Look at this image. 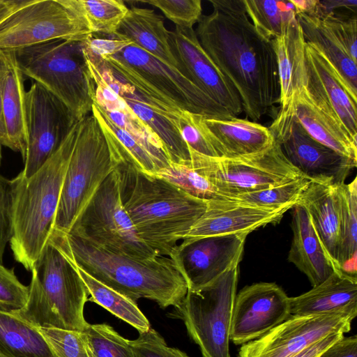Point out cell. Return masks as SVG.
<instances>
[{
  "instance_id": "51",
  "label": "cell",
  "mask_w": 357,
  "mask_h": 357,
  "mask_svg": "<svg viewBox=\"0 0 357 357\" xmlns=\"http://www.w3.org/2000/svg\"><path fill=\"white\" fill-rule=\"evenodd\" d=\"M0 144L1 146H4L8 147V140L6 135L5 128L3 125L2 114H1V101H0Z\"/></svg>"
},
{
  "instance_id": "36",
  "label": "cell",
  "mask_w": 357,
  "mask_h": 357,
  "mask_svg": "<svg viewBox=\"0 0 357 357\" xmlns=\"http://www.w3.org/2000/svg\"><path fill=\"white\" fill-rule=\"evenodd\" d=\"M243 1L245 12L255 29L269 40L279 36L284 24L296 15L290 1Z\"/></svg>"
},
{
  "instance_id": "27",
  "label": "cell",
  "mask_w": 357,
  "mask_h": 357,
  "mask_svg": "<svg viewBox=\"0 0 357 357\" xmlns=\"http://www.w3.org/2000/svg\"><path fill=\"white\" fill-rule=\"evenodd\" d=\"M100 76L160 140L172 162L190 159V149L178 127V119L169 117L137 100L133 95V87L114 75L110 69H102Z\"/></svg>"
},
{
  "instance_id": "46",
  "label": "cell",
  "mask_w": 357,
  "mask_h": 357,
  "mask_svg": "<svg viewBox=\"0 0 357 357\" xmlns=\"http://www.w3.org/2000/svg\"><path fill=\"white\" fill-rule=\"evenodd\" d=\"M88 52L101 59L113 56L132 44L130 40L116 34L91 33L84 41Z\"/></svg>"
},
{
  "instance_id": "12",
  "label": "cell",
  "mask_w": 357,
  "mask_h": 357,
  "mask_svg": "<svg viewBox=\"0 0 357 357\" xmlns=\"http://www.w3.org/2000/svg\"><path fill=\"white\" fill-rule=\"evenodd\" d=\"M91 33L61 0H27L0 24V50L15 51L58 39L85 40Z\"/></svg>"
},
{
  "instance_id": "29",
  "label": "cell",
  "mask_w": 357,
  "mask_h": 357,
  "mask_svg": "<svg viewBox=\"0 0 357 357\" xmlns=\"http://www.w3.org/2000/svg\"><path fill=\"white\" fill-rule=\"evenodd\" d=\"M169 31L162 17L152 9L132 6L116 33L165 64L178 70V63L169 45Z\"/></svg>"
},
{
  "instance_id": "2",
  "label": "cell",
  "mask_w": 357,
  "mask_h": 357,
  "mask_svg": "<svg viewBox=\"0 0 357 357\" xmlns=\"http://www.w3.org/2000/svg\"><path fill=\"white\" fill-rule=\"evenodd\" d=\"M48 241L91 277L136 303L147 298L165 309L178 305L188 292L185 280L169 257L137 259L55 229Z\"/></svg>"
},
{
  "instance_id": "23",
  "label": "cell",
  "mask_w": 357,
  "mask_h": 357,
  "mask_svg": "<svg viewBox=\"0 0 357 357\" xmlns=\"http://www.w3.org/2000/svg\"><path fill=\"white\" fill-rule=\"evenodd\" d=\"M24 76L15 51L0 50V101L8 148L24 160L26 151Z\"/></svg>"
},
{
  "instance_id": "49",
  "label": "cell",
  "mask_w": 357,
  "mask_h": 357,
  "mask_svg": "<svg viewBox=\"0 0 357 357\" xmlns=\"http://www.w3.org/2000/svg\"><path fill=\"white\" fill-rule=\"evenodd\" d=\"M292 3L296 15L304 14L317 17L319 10V0H289Z\"/></svg>"
},
{
  "instance_id": "17",
  "label": "cell",
  "mask_w": 357,
  "mask_h": 357,
  "mask_svg": "<svg viewBox=\"0 0 357 357\" xmlns=\"http://www.w3.org/2000/svg\"><path fill=\"white\" fill-rule=\"evenodd\" d=\"M289 317V297L277 284L246 286L236 295L230 341L239 345L257 339Z\"/></svg>"
},
{
  "instance_id": "28",
  "label": "cell",
  "mask_w": 357,
  "mask_h": 357,
  "mask_svg": "<svg viewBox=\"0 0 357 357\" xmlns=\"http://www.w3.org/2000/svg\"><path fill=\"white\" fill-rule=\"evenodd\" d=\"M297 203L301 204L308 213L311 222L326 250L339 268L337 265L340 222L339 185H324L310 181Z\"/></svg>"
},
{
  "instance_id": "13",
  "label": "cell",
  "mask_w": 357,
  "mask_h": 357,
  "mask_svg": "<svg viewBox=\"0 0 357 357\" xmlns=\"http://www.w3.org/2000/svg\"><path fill=\"white\" fill-rule=\"evenodd\" d=\"M77 121L68 108L32 82L25 93V177L35 174L60 147Z\"/></svg>"
},
{
  "instance_id": "47",
  "label": "cell",
  "mask_w": 357,
  "mask_h": 357,
  "mask_svg": "<svg viewBox=\"0 0 357 357\" xmlns=\"http://www.w3.org/2000/svg\"><path fill=\"white\" fill-rule=\"evenodd\" d=\"M318 357H357V336H342Z\"/></svg>"
},
{
  "instance_id": "42",
  "label": "cell",
  "mask_w": 357,
  "mask_h": 357,
  "mask_svg": "<svg viewBox=\"0 0 357 357\" xmlns=\"http://www.w3.org/2000/svg\"><path fill=\"white\" fill-rule=\"evenodd\" d=\"M28 295L29 286L19 280L14 268H6L0 263V308L18 310L25 305Z\"/></svg>"
},
{
  "instance_id": "41",
  "label": "cell",
  "mask_w": 357,
  "mask_h": 357,
  "mask_svg": "<svg viewBox=\"0 0 357 357\" xmlns=\"http://www.w3.org/2000/svg\"><path fill=\"white\" fill-rule=\"evenodd\" d=\"M203 117L199 114L183 111L178 119L179 131L188 147L201 154L218 158L206 138Z\"/></svg>"
},
{
  "instance_id": "6",
  "label": "cell",
  "mask_w": 357,
  "mask_h": 357,
  "mask_svg": "<svg viewBox=\"0 0 357 357\" xmlns=\"http://www.w3.org/2000/svg\"><path fill=\"white\" fill-rule=\"evenodd\" d=\"M84 41L58 39L15 51L23 76L59 99L77 121L91 113L94 100Z\"/></svg>"
},
{
  "instance_id": "15",
  "label": "cell",
  "mask_w": 357,
  "mask_h": 357,
  "mask_svg": "<svg viewBox=\"0 0 357 357\" xmlns=\"http://www.w3.org/2000/svg\"><path fill=\"white\" fill-rule=\"evenodd\" d=\"M356 314L290 316L260 337L242 344L238 357H292L328 335L348 333Z\"/></svg>"
},
{
  "instance_id": "48",
  "label": "cell",
  "mask_w": 357,
  "mask_h": 357,
  "mask_svg": "<svg viewBox=\"0 0 357 357\" xmlns=\"http://www.w3.org/2000/svg\"><path fill=\"white\" fill-rule=\"evenodd\" d=\"M344 334L333 333L312 344L292 357H318L334 342L340 339Z\"/></svg>"
},
{
  "instance_id": "22",
  "label": "cell",
  "mask_w": 357,
  "mask_h": 357,
  "mask_svg": "<svg viewBox=\"0 0 357 357\" xmlns=\"http://www.w3.org/2000/svg\"><path fill=\"white\" fill-rule=\"evenodd\" d=\"M206 138L218 158L252 154L268 147L275 140L271 130L257 122L233 117H203Z\"/></svg>"
},
{
  "instance_id": "19",
  "label": "cell",
  "mask_w": 357,
  "mask_h": 357,
  "mask_svg": "<svg viewBox=\"0 0 357 357\" xmlns=\"http://www.w3.org/2000/svg\"><path fill=\"white\" fill-rule=\"evenodd\" d=\"M292 207L271 208L231 199L210 200L204 214L181 241L235 233L249 234L261 227L279 222Z\"/></svg>"
},
{
  "instance_id": "10",
  "label": "cell",
  "mask_w": 357,
  "mask_h": 357,
  "mask_svg": "<svg viewBox=\"0 0 357 357\" xmlns=\"http://www.w3.org/2000/svg\"><path fill=\"white\" fill-rule=\"evenodd\" d=\"M189 149L191 167L223 199L304 177L286 158L275 138L261 151L234 158L210 157Z\"/></svg>"
},
{
  "instance_id": "38",
  "label": "cell",
  "mask_w": 357,
  "mask_h": 357,
  "mask_svg": "<svg viewBox=\"0 0 357 357\" xmlns=\"http://www.w3.org/2000/svg\"><path fill=\"white\" fill-rule=\"evenodd\" d=\"M93 357H134L130 340L106 324H89L83 331Z\"/></svg>"
},
{
  "instance_id": "52",
  "label": "cell",
  "mask_w": 357,
  "mask_h": 357,
  "mask_svg": "<svg viewBox=\"0 0 357 357\" xmlns=\"http://www.w3.org/2000/svg\"><path fill=\"white\" fill-rule=\"evenodd\" d=\"M1 145L0 144V165H1Z\"/></svg>"
},
{
  "instance_id": "18",
  "label": "cell",
  "mask_w": 357,
  "mask_h": 357,
  "mask_svg": "<svg viewBox=\"0 0 357 357\" xmlns=\"http://www.w3.org/2000/svg\"><path fill=\"white\" fill-rule=\"evenodd\" d=\"M169 33L178 70L233 116L239 115L243 107L238 93L203 49L195 31L176 26Z\"/></svg>"
},
{
  "instance_id": "16",
  "label": "cell",
  "mask_w": 357,
  "mask_h": 357,
  "mask_svg": "<svg viewBox=\"0 0 357 357\" xmlns=\"http://www.w3.org/2000/svg\"><path fill=\"white\" fill-rule=\"evenodd\" d=\"M248 235L235 233L181 241L168 257L185 280L188 290L196 289L239 264Z\"/></svg>"
},
{
  "instance_id": "7",
  "label": "cell",
  "mask_w": 357,
  "mask_h": 357,
  "mask_svg": "<svg viewBox=\"0 0 357 357\" xmlns=\"http://www.w3.org/2000/svg\"><path fill=\"white\" fill-rule=\"evenodd\" d=\"M121 158L92 113L79 121L52 229L68 233Z\"/></svg>"
},
{
  "instance_id": "25",
  "label": "cell",
  "mask_w": 357,
  "mask_h": 357,
  "mask_svg": "<svg viewBox=\"0 0 357 357\" xmlns=\"http://www.w3.org/2000/svg\"><path fill=\"white\" fill-rule=\"evenodd\" d=\"M290 316L357 312V276L337 270L321 284L289 297Z\"/></svg>"
},
{
  "instance_id": "31",
  "label": "cell",
  "mask_w": 357,
  "mask_h": 357,
  "mask_svg": "<svg viewBox=\"0 0 357 357\" xmlns=\"http://www.w3.org/2000/svg\"><path fill=\"white\" fill-rule=\"evenodd\" d=\"M0 354L2 357H56L34 326L1 308Z\"/></svg>"
},
{
  "instance_id": "21",
  "label": "cell",
  "mask_w": 357,
  "mask_h": 357,
  "mask_svg": "<svg viewBox=\"0 0 357 357\" xmlns=\"http://www.w3.org/2000/svg\"><path fill=\"white\" fill-rule=\"evenodd\" d=\"M296 120L314 139L339 154L357 162V139L343 124L319 104L303 88L285 109H280Z\"/></svg>"
},
{
  "instance_id": "30",
  "label": "cell",
  "mask_w": 357,
  "mask_h": 357,
  "mask_svg": "<svg viewBox=\"0 0 357 357\" xmlns=\"http://www.w3.org/2000/svg\"><path fill=\"white\" fill-rule=\"evenodd\" d=\"M305 42L312 45L336 70L349 90L357 97V65L331 29L319 17L296 15Z\"/></svg>"
},
{
  "instance_id": "34",
  "label": "cell",
  "mask_w": 357,
  "mask_h": 357,
  "mask_svg": "<svg viewBox=\"0 0 357 357\" xmlns=\"http://www.w3.org/2000/svg\"><path fill=\"white\" fill-rule=\"evenodd\" d=\"M73 264L87 289L90 296L89 301L100 305L117 318L130 324L137 329L139 333L151 328L149 319L139 310L136 302L105 285Z\"/></svg>"
},
{
  "instance_id": "53",
  "label": "cell",
  "mask_w": 357,
  "mask_h": 357,
  "mask_svg": "<svg viewBox=\"0 0 357 357\" xmlns=\"http://www.w3.org/2000/svg\"><path fill=\"white\" fill-rule=\"evenodd\" d=\"M0 357H2V356H1V354H0Z\"/></svg>"
},
{
  "instance_id": "37",
  "label": "cell",
  "mask_w": 357,
  "mask_h": 357,
  "mask_svg": "<svg viewBox=\"0 0 357 357\" xmlns=\"http://www.w3.org/2000/svg\"><path fill=\"white\" fill-rule=\"evenodd\" d=\"M310 182L307 178L301 177L264 190L239 195L231 200L263 208L294 206Z\"/></svg>"
},
{
  "instance_id": "4",
  "label": "cell",
  "mask_w": 357,
  "mask_h": 357,
  "mask_svg": "<svg viewBox=\"0 0 357 357\" xmlns=\"http://www.w3.org/2000/svg\"><path fill=\"white\" fill-rule=\"evenodd\" d=\"M77 121L58 150L32 176L22 172L11 181L13 257L24 268L36 266L53 229L62 185L75 144Z\"/></svg>"
},
{
  "instance_id": "14",
  "label": "cell",
  "mask_w": 357,
  "mask_h": 357,
  "mask_svg": "<svg viewBox=\"0 0 357 357\" xmlns=\"http://www.w3.org/2000/svg\"><path fill=\"white\" fill-rule=\"evenodd\" d=\"M288 161L312 182L340 185L357 162L311 137L290 116L279 112L268 128Z\"/></svg>"
},
{
  "instance_id": "39",
  "label": "cell",
  "mask_w": 357,
  "mask_h": 357,
  "mask_svg": "<svg viewBox=\"0 0 357 357\" xmlns=\"http://www.w3.org/2000/svg\"><path fill=\"white\" fill-rule=\"evenodd\" d=\"M56 357H93L82 331L35 327Z\"/></svg>"
},
{
  "instance_id": "9",
  "label": "cell",
  "mask_w": 357,
  "mask_h": 357,
  "mask_svg": "<svg viewBox=\"0 0 357 357\" xmlns=\"http://www.w3.org/2000/svg\"><path fill=\"white\" fill-rule=\"evenodd\" d=\"M239 265L188 292L169 314L183 321L202 357H230L229 335Z\"/></svg>"
},
{
  "instance_id": "8",
  "label": "cell",
  "mask_w": 357,
  "mask_h": 357,
  "mask_svg": "<svg viewBox=\"0 0 357 357\" xmlns=\"http://www.w3.org/2000/svg\"><path fill=\"white\" fill-rule=\"evenodd\" d=\"M102 59L114 75L146 96L206 118L236 117L178 70L160 61L133 43L120 52Z\"/></svg>"
},
{
  "instance_id": "43",
  "label": "cell",
  "mask_w": 357,
  "mask_h": 357,
  "mask_svg": "<svg viewBox=\"0 0 357 357\" xmlns=\"http://www.w3.org/2000/svg\"><path fill=\"white\" fill-rule=\"evenodd\" d=\"M139 334L137 339L130 340L134 357H190L177 348L168 347L164 338L151 328Z\"/></svg>"
},
{
  "instance_id": "11",
  "label": "cell",
  "mask_w": 357,
  "mask_h": 357,
  "mask_svg": "<svg viewBox=\"0 0 357 357\" xmlns=\"http://www.w3.org/2000/svg\"><path fill=\"white\" fill-rule=\"evenodd\" d=\"M117 167L96 192L69 232L117 254L141 259L160 257L139 238L122 204Z\"/></svg>"
},
{
  "instance_id": "45",
  "label": "cell",
  "mask_w": 357,
  "mask_h": 357,
  "mask_svg": "<svg viewBox=\"0 0 357 357\" xmlns=\"http://www.w3.org/2000/svg\"><path fill=\"white\" fill-rule=\"evenodd\" d=\"M13 236V188L11 181L0 174V263Z\"/></svg>"
},
{
  "instance_id": "3",
  "label": "cell",
  "mask_w": 357,
  "mask_h": 357,
  "mask_svg": "<svg viewBox=\"0 0 357 357\" xmlns=\"http://www.w3.org/2000/svg\"><path fill=\"white\" fill-rule=\"evenodd\" d=\"M117 168L121 202L138 236L160 257H168L204 214L208 201L124 161Z\"/></svg>"
},
{
  "instance_id": "35",
  "label": "cell",
  "mask_w": 357,
  "mask_h": 357,
  "mask_svg": "<svg viewBox=\"0 0 357 357\" xmlns=\"http://www.w3.org/2000/svg\"><path fill=\"white\" fill-rule=\"evenodd\" d=\"M91 33L114 34L128 8L121 0H61Z\"/></svg>"
},
{
  "instance_id": "24",
  "label": "cell",
  "mask_w": 357,
  "mask_h": 357,
  "mask_svg": "<svg viewBox=\"0 0 357 357\" xmlns=\"http://www.w3.org/2000/svg\"><path fill=\"white\" fill-rule=\"evenodd\" d=\"M291 209L293 238L288 260L315 287L340 269L328 255L305 209L298 203Z\"/></svg>"
},
{
  "instance_id": "1",
  "label": "cell",
  "mask_w": 357,
  "mask_h": 357,
  "mask_svg": "<svg viewBox=\"0 0 357 357\" xmlns=\"http://www.w3.org/2000/svg\"><path fill=\"white\" fill-rule=\"evenodd\" d=\"M213 10L195 30L207 54L238 93L252 121L280 103V83L272 41L255 29L243 0H209Z\"/></svg>"
},
{
  "instance_id": "40",
  "label": "cell",
  "mask_w": 357,
  "mask_h": 357,
  "mask_svg": "<svg viewBox=\"0 0 357 357\" xmlns=\"http://www.w3.org/2000/svg\"><path fill=\"white\" fill-rule=\"evenodd\" d=\"M141 2L158 8L179 27L193 29L202 15L200 0H147Z\"/></svg>"
},
{
  "instance_id": "26",
  "label": "cell",
  "mask_w": 357,
  "mask_h": 357,
  "mask_svg": "<svg viewBox=\"0 0 357 357\" xmlns=\"http://www.w3.org/2000/svg\"><path fill=\"white\" fill-rule=\"evenodd\" d=\"M271 41L279 77L280 109H285L307 82L306 42L296 15L284 24L282 33Z\"/></svg>"
},
{
  "instance_id": "20",
  "label": "cell",
  "mask_w": 357,
  "mask_h": 357,
  "mask_svg": "<svg viewBox=\"0 0 357 357\" xmlns=\"http://www.w3.org/2000/svg\"><path fill=\"white\" fill-rule=\"evenodd\" d=\"M307 89L316 101L337 118L357 139V97L336 70L312 45L306 42Z\"/></svg>"
},
{
  "instance_id": "44",
  "label": "cell",
  "mask_w": 357,
  "mask_h": 357,
  "mask_svg": "<svg viewBox=\"0 0 357 357\" xmlns=\"http://www.w3.org/2000/svg\"><path fill=\"white\" fill-rule=\"evenodd\" d=\"M331 29L348 55L357 62V19L353 17H340L331 14L319 17Z\"/></svg>"
},
{
  "instance_id": "32",
  "label": "cell",
  "mask_w": 357,
  "mask_h": 357,
  "mask_svg": "<svg viewBox=\"0 0 357 357\" xmlns=\"http://www.w3.org/2000/svg\"><path fill=\"white\" fill-rule=\"evenodd\" d=\"M91 113L111 139L121 161L150 175H154L170 165L171 162L160 158L128 132L114 125L94 102Z\"/></svg>"
},
{
  "instance_id": "5",
  "label": "cell",
  "mask_w": 357,
  "mask_h": 357,
  "mask_svg": "<svg viewBox=\"0 0 357 357\" xmlns=\"http://www.w3.org/2000/svg\"><path fill=\"white\" fill-rule=\"evenodd\" d=\"M25 305L11 314L34 327L84 331L87 289L74 265L53 243L47 241L31 271Z\"/></svg>"
},
{
  "instance_id": "33",
  "label": "cell",
  "mask_w": 357,
  "mask_h": 357,
  "mask_svg": "<svg viewBox=\"0 0 357 357\" xmlns=\"http://www.w3.org/2000/svg\"><path fill=\"white\" fill-rule=\"evenodd\" d=\"M340 222L337 265L340 270L356 275L357 178L339 185Z\"/></svg>"
},
{
  "instance_id": "50",
  "label": "cell",
  "mask_w": 357,
  "mask_h": 357,
  "mask_svg": "<svg viewBox=\"0 0 357 357\" xmlns=\"http://www.w3.org/2000/svg\"><path fill=\"white\" fill-rule=\"evenodd\" d=\"M26 2L24 0H0V24Z\"/></svg>"
}]
</instances>
